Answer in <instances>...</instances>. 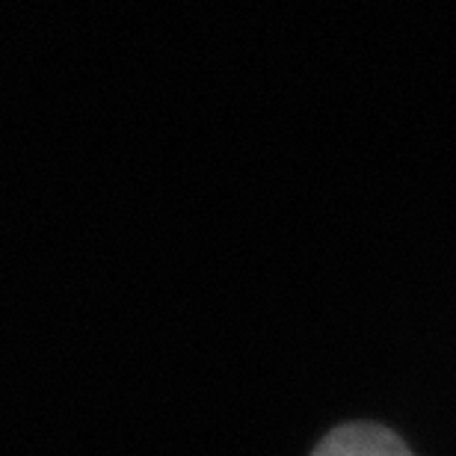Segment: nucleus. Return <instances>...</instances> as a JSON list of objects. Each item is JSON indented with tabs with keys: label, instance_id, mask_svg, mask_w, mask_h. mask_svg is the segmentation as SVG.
Here are the masks:
<instances>
[{
	"label": "nucleus",
	"instance_id": "nucleus-1",
	"mask_svg": "<svg viewBox=\"0 0 456 456\" xmlns=\"http://www.w3.org/2000/svg\"><path fill=\"white\" fill-rule=\"evenodd\" d=\"M312 456H412V453L386 427L346 424L326 436Z\"/></svg>",
	"mask_w": 456,
	"mask_h": 456
}]
</instances>
